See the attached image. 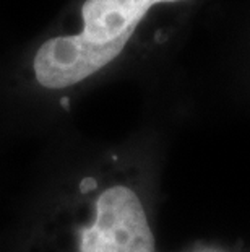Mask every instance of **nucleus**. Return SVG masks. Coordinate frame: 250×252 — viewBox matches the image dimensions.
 I'll use <instances>...</instances> for the list:
<instances>
[{"label": "nucleus", "mask_w": 250, "mask_h": 252, "mask_svg": "<svg viewBox=\"0 0 250 252\" xmlns=\"http://www.w3.org/2000/svg\"><path fill=\"white\" fill-rule=\"evenodd\" d=\"M80 252H156L145 208L134 190L114 186L99 195L93 224L80 231Z\"/></svg>", "instance_id": "nucleus-1"}, {"label": "nucleus", "mask_w": 250, "mask_h": 252, "mask_svg": "<svg viewBox=\"0 0 250 252\" xmlns=\"http://www.w3.org/2000/svg\"><path fill=\"white\" fill-rule=\"evenodd\" d=\"M163 2L179 0H86L82 7L83 30L75 39L119 56L148 10Z\"/></svg>", "instance_id": "nucleus-2"}]
</instances>
